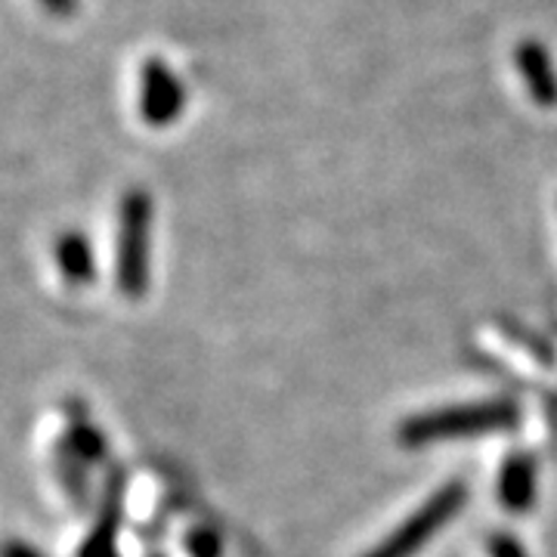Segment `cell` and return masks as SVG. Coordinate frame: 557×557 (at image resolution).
<instances>
[{"label": "cell", "instance_id": "obj_4", "mask_svg": "<svg viewBox=\"0 0 557 557\" xmlns=\"http://www.w3.org/2000/svg\"><path fill=\"white\" fill-rule=\"evenodd\" d=\"M186 109V90L164 60H146L139 72V115L149 127H171Z\"/></svg>", "mask_w": 557, "mask_h": 557}, {"label": "cell", "instance_id": "obj_2", "mask_svg": "<svg viewBox=\"0 0 557 557\" xmlns=\"http://www.w3.org/2000/svg\"><path fill=\"white\" fill-rule=\"evenodd\" d=\"M152 245V199L146 189H127L119 208V258L115 282L121 295L139 300L149 288V251Z\"/></svg>", "mask_w": 557, "mask_h": 557}, {"label": "cell", "instance_id": "obj_5", "mask_svg": "<svg viewBox=\"0 0 557 557\" xmlns=\"http://www.w3.org/2000/svg\"><path fill=\"white\" fill-rule=\"evenodd\" d=\"M119 533H121V478L106 483L102 493L100 518L94 530L81 542L78 557H119Z\"/></svg>", "mask_w": 557, "mask_h": 557}, {"label": "cell", "instance_id": "obj_9", "mask_svg": "<svg viewBox=\"0 0 557 557\" xmlns=\"http://www.w3.org/2000/svg\"><path fill=\"white\" fill-rule=\"evenodd\" d=\"M65 443L78 453L87 465H97L106 458V437L102 431L87 418V412H72L69 416V434Z\"/></svg>", "mask_w": 557, "mask_h": 557}, {"label": "cell", "instance_id": "obj_12", "mask_svg": "<svg viewBox=\"0 0 557 557\" xmlns=\"http://www.w3.org/2000/svg\"><path fill=\"white\" fill-rule=\"evenodd\" d=\"M490 557H530L523 552L518 539L508 536V533H496L490 536Z\"/></svg>", "mask_w": 557, "mask_h": 557}, {"label": "cell", "instance_id": "obj_10", "mask_svg": "<svg viewBox=\"0 0 557 557\" xmlns=\"http://www.w3.org/2000/svg\"><path fill=\"white\" fill-rule=\"evenodd\" d=\"M57 468H60V480L62 486H65V493H69V498L78 508H84L87 505V468L90 465L69 443H60L57 446Z\"/></svg>", "mask_w": 557, "mask_h": 557}, {"label": "cell", "instance_id": "obj_3", "mask_svg": "<svg viewBox=\"0 0 557 557\" xmlns=\"http://www.w3.org/2000/svg\"><path fill=\"white\" fill-rule=\"evenodd\" d=\"M465 502H468L465 480H453L440 486L437 493L424 498V505H418L416 511L403 520L391 536L381 539L366 557H416L465 508Z\"/></svg>", "mask_w": 557, "mask_h": 557}, {"label": "cell", "instance_id": "obj_6", "mask_svg": "<svg viewBox=\"0 0 557 557\" xmlns=\"http://www.w3.org/2000/svg\"><path fill=\"white\" fill-rule=\"evenodd\" d=\"M518 69L520 78L527 84L530 97L542 109L557 106V75L555 65L548 60V50L539 40H523L518 47Z\"/></svg>", "mask_w": 557, "mask_h": 557}, {"label": "cell", "instance_id": "obj_13", "mask_svg": "<svg viewBox=\"0 0 557 557\" xmlns=\"http://www.w3.org/2000/svg\"><path fill=\"white\" fill-rule=\"evenodd\" d=\"M0 557H47V555L38 552L35 545H28V542L10 539V542H3V545H0Z\"/></svg>", "mask_w": 557, "mask_h": 557}, {"label": "cell", "instance_id": "obj_14", "mask_svg": "<svg viewBox=\"0 0 557 557\" xmlns=\"http://www.w3.org/2000/svg\"><path fill=\"white\" fill-rule=\"evenodd\" d=\"M50 13H57V16H72L75 10H78V0H40Z\"/></svg>", "mask_w": 557, "mask_h": 557}, {"label": "cell", "instance_id": "obj_7", "mask_svg": "<svg viewBox=\"0 0 557 557\" xmlns=\"http://www.w3.org/2000/svg\"><path fill=\"white\" fill-rule=\"evenodd\" d=\"M53 263L60 270V276L69 285H90L97 278V258H94V245L81 233V230H69L60 233L53 242Z\"/></svg>", "mask_w": 557, "mask_h": 557}, {"label": "cell", "instance_id": "obj_8", "mask_svg": "<svg viewBox=\"0 0 557 557\" xmlns=\"http://www.w3.org/2000/svg\"><path fill=\"white\" fill-rule=\"evenodd\" d=\"M498 502L511 511H527L536 502V461L530 456H511L498 474Z\"/></svg>", "mask_w": 557, "mask_h": 557}, {"label": "cell", "instance_id": "obj_11", "mask_svg": "<svg viewBox=\"0 0 557 557\" xmlns=\"http://www.w3.org/2000/svg\"><path fill=\"white\" fill-rule=\"evenodd\" d=\"M186 548H189V555L193 557H220V539L218 533H211V530H193L189 536H186Z\"/></svg>", "mask_w": 557, "mask_h": 557}, {"label": "cell", "instance_id": "obj_1", "mask_svg": "<svg viewBox=\"0 0 557 557\" xmlns=\"http://www.w3.org/2000/svg\"><path fill=\"white\" fill-rule=\"evenodd\" d=\"M520 418L518 403L511 399H483V403H461V406H443L421 416L406 418L399 424V443L403 446H431L443 440L478 437V434H496L515 428Z\"/></svg>", "mask_w": 557, "mask_h": 557}]
</instances>
